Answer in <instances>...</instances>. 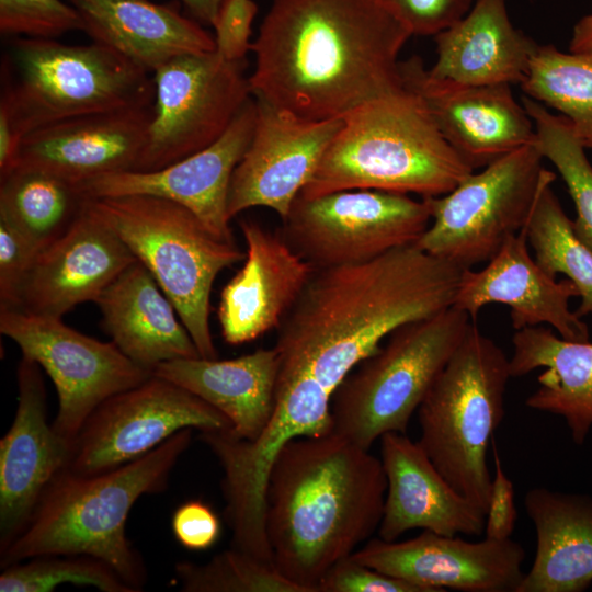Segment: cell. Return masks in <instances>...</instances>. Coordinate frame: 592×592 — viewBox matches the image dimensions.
Here are the masks:
<instances>
[{"label": "cell", "instance_id": "14", "mask_svg": "<svg viewBox=\"0 0 592 592\" xmlns=\"http://www.w3.org/2000/svg\"><path fill=\"white\" fill-rule=\"evenodd\" d=\"M254 100L252 138L230 181V220L252 207H266L285 218L343 124V118L301 119Z\"/></svg>", "mask_w": 592, "mask_h": 592}, {"label": "cell", "instance_id": "27", "mask_svg": "<svg viewBox=\"0 0 592 592\" xmlns=\"http://www.w3.org/2000/svg\"><path fill=\"white\" fill-rule=\"evenodd\" d=\"M277 374L274 346L229 360L177 358L152 371L217 409L230 421V432L248 441L258 439L272 417Z\"/></svg>", "mask_w": 592, "mask_h": 592}, {"label": "cell", "instance_id": "7", "mask_svg": "<svg viewBox=\"0 0 592 592\" xmlns=\"http://www.w3.org/2000/svg\"><path fill=\"white\" fill-rule=\"evenodd\" d=\"M173 304L202 357L217 358L210 293L217 275L243 261L236 242L215 237L187 208L150 195L90 198Z\"/></svg>", "mask_w": 592, "mask_h": 592}, {"label": "cell", "instance_id": "24", "mask_svg": "<svg viewBox=\"0 0 592 592\" xmlns=\"http://www.w3.org/2000/svg\"><path fill=\"white\" fill-rule=\"evenodd\" d=\"M94 303L112 341L140 367L152 373L163 362L201 356L173 304L138 260Z\"/></svg>", "mask_w": 592, "mask_h": 592}, {"label": "cell", "instance_id": "11", "mask_svg": "<svg viewBox=\"0 0 592 592\" xmlns=\"http://www.w3.org/2000/svg\"><path fill=\"white\" fill-rule=\"evenodd\" d=\"M244 62L215 50L173 58L152 76L147 138L133 171H155L216 141L252 96Z\"/></svg>", "mask_w": 592, "mask_h": 592}, {"label": "cell", "instance_id": "35", "mask_svg": "<svg viewBox=\"0 0 592 592\" xmlns=\"http://www.w3.org/2000/svg\"><path fill=\"white\" fill-rule=\"evenodd\" d=\"M62 583L136 592L109 565L86 555H43L2 568L1 592H50Z\"/></svg>", "mask_w": 592, "mask_h": 592}, {"label": "cell", "instance_id": "41", "mask_svg": "<svg viewBox=\"0 0 592 592\" xmlns=\"http://www.w3.org/2000/svg\"><path fill=\"white\" fill-rule=\"evenodd\" d=\"M171 528L180 545L189 550L202 551L218 540L220 521L208 504L190 500L173 512Z\"/></svg>", "mask_w": 592, "mask_h": 592}, {"label": "cell", "instance_id": "26", "mask_svg": "<svg viewBox=\"0 0 592 592\" xmlns=\"http://www.w3.org/2000/svg\"><path fill=\"white\" fill-rule=\"evenodd\" d=\"M538 44L516 30L505 0H476L458 21L435 35L430 75L464 84H521Z\"/></svg>", "mask_w": 592, "mask_h": 592}, {"label": "cell", "instance_id": "10", "mask_svg": "<svg viewBox=\"0 0 592 592\" xmlns=\"http://www.w3.org/2000/svg\"><path fill=\"white\" fill-rule=\"evenodd\" d=\"M431 223L425 198L376 190L298 195L276 231L315 270L360 264L415 244Z\"/></svg>", "mask_w": 592, "mask_h": 592}, {"label": "cell", "instance_id": "23", "mask_svg": "<svg viewBox=\"0 0 592 592\" xmlns=\"http://www.w3.org/2000/svg\"><path fill=\"white\" fill-rule=\"evenodd\" d=\"M152 105L82 115L26 134L15 167L39 168L81 183L133 171L143 152Z\"/></svg>", "mask_w": 592, "mask_h": 592}, {"label": "cell", "instance_id": "32", "mask_svg": "<svg viewBox=\"0 0 592 592\" xmlns=\"http://www.w3.org/2000/svg\"><path fill=\"white\" fill-rule=\"evenodd\" d=\"M526 96L567 117L585 149L592 150V60L538 45L521 83Z\"/></svg>", "mask_w": 592, "mask_h": 592}, {"label": "cell", "instance_id": "9", "mask_svg": "<svg viewBox=\"0 0 592 592\" xmlns=\"http://www.w3.org/2000/svg\"><path fill=\"white\" fill-rule=\"evenodd\" d=\"M543 159L531 143L471 172L451 192L422 197L431 223L415 246L463 270L488 262L525 226L546 170Z\"/></svg>", "mask_w": 592, "mask_h": 592}, {"label": "cell", "instance_id": "1", "mask_svg": "<svg viewBox=\"0 0 592 592\" xmlns=\"http://www.w3.org/2000/svg\"><path fill=\"white\" fill-rule=\"evenodd\" d=\"M410 36L376 0H272L251 47V94L301 119L342 118L403 88Z\"/></svg>", "mask_w": 592, "mask_h": 592}, {"label": "cell", "instance_id": "30", "mask_svg": "<svg viewBox=\"0 0 592 592\" xmlns=\"http://www.w3.org/2000/svg\"><path fill=\"white\" fill-rule=\"evenodd\" d=\"M88 200L80 183L39 168L15 167L0 177V218L38 252L69 229Z\"/></svg>", "mask_w": 592, "mask_h": 592}, {"label": "cell", "instance_id": "22", "mask_svg": "<svg viewBox=\"0 0 592 592\" xmlns=\"http://www.w3.org/2000/svg\"><path fill=\"white\" fill-rule=\"evenodd\" d=\"M379 440L387 479L379 538L394 542L414 528L446 536L485 533L486 512L451 486L418 441L399 432Z\"/></svg>", "mask_w": 592, "mask_h": 592}, {"label": "cell", "instance_id": "18", "mask_svg": "<svg viewBox=\"0 0 592 592\" xmlns=\"http://www.w3.org/2000/svg\"><path fill=\"white\" fill-rule=\"evenodd\" d=\"M16 378V412L0 440V553L25 528L44 490L67 468L72 452V440L47 423L42 368L22 356Z\"/></svg>", "mask_w": 592, "mask_h": 592}, {"label": "cell", "instance_id": "16", "mask_svg": "<svg viewBox=\"0 0 592 592\" xmlns=\"http://www.w3.org/2000/svg\"><path fill=\"white\" fill-rule=\"evenodd\" d=\"M257 104L251 96L226 132L212 145L155 171H123L80 183L89 198L150 195L191 210L218 239L236 242L227 204L231 177L254 130Z\"/></svg>", "mask_w": 592, "mask_h": 592}, {"label": "cell", "instance_id": "5", "mask_svg": "<svg viewBox=\"0 0 592 592\" xmlns=\"http://www.w3.org/2000/svg\"><path fill=\"white\" fill-rule=\"evenodd\" d=\"M149 73L94 42L18 37L3 58L0 103L23 138L60 121L153 105Z\"/></svg>", "mask_w": 592, "mask_h": 592}, {"label": "cell", "instance_id": "19", "mask_svg": "<svg viewBox=\"0 0 592 592\" xmlns=\"http://www.w3.org/2000/svg\"><path fill=\"white\" fill-rule=\"evenodd\" d=\"M136 258L88 200L69 229L41 250L19 293L18 308L61 318L95 301Z\"/></svg>", "mask_w": 592, "mask_h": 592}, {"label": "cell", "instance_id": "33", "mask_svg": "<svg viewBox=\"0 0 592 592\" xmlns=\"http://www.w3.org/2000/svg\"><path fill=\"white\" fill-rule=\"evenodd\" d=\"M521 103L534 124V145L556 167L573 201L574 231L592 250V164L585 147L567 117L553 114L526 95Z\"/></svg>", "mask_w": 592, "mask_h": 592}, {"label": "cell", "instance_id": "28", "mask_svg": "<svg viewBox=\"0 0 592 592\" xmlns=\"http://www.w3.org/2000/svg\"><path fill=\"white\" fill-rule=\"evenodd\" d=\"M526 513L536 532L534 561L516 592H581L592 582V499L530 489Z\"/></svg>", "mask_w": 592, "mask_h": 592}, {"label": "cell", "instance_id": "31", "mask_svg": "<svg viewBox=\"0 0 592 592\" xmlns=\"http://www.w3.org/2000/svg\"><path fill=\"white\" fill-rule=\"evenodd\" d=\"M555 180L546 169L524 229L537 264L553 277L565 274L577 287L581 301L576 314L582 318L592 314V250L578 238L554 193Z\"/></svg>", "mask_w": 592, "mask_h": 592}, {"label": "cell", "instance_id": "40", "mask_svg": "<svg viewBox=\"0 0 592 592\" xmlns=\"http://www.w3.org/2000/svg\"><path fill=\"white\" fill-rule=\"evenodd\" d=\"M258 8L253 0H221L212 26L215 52L229 61H242L252 43V23Z\"/></svg>", "mask_w": 592, "mask_h": 592}, {"label": "cell", "instance_id": "42", "mask_svg": "<svg viewBox=\"0 0 592 592\" xmlns=\"http://www.w3.org/2000/svg\"><path fill=\"white\" fill-rule=\"evenodd\" d=\"M494 474L491 480L486 513L485 537L491 539L511 538L517 511L514 503V488L505 475L499 453L493 445Z\"/></svg>", "mask_w": 592, "mask_h": 592}, {"label": "cell", "instance_id": "3", "mask_svg": "<svg viewBox=\"0 0 592 592\" xmlns=\"http://www.w3.org/2000/svg\"><path fill=\"white\" fill-rule=\"evenodd\" d=\"M183 429L143 457L92 476L59 471L21 534L0 553L4 568L43 555H86L109 565L136 592L146 569L126 535V521L144 494L166 489L192 440Z\"/></svg>", "mask_w": 592, "mask_h": 592}, {"label": "cell", "instance_id": "39", "mask_svg": "<svg viewBox=\"0 0 592 592\" xmlns=\"http://www.w3.org/2000/svg\"><path fill=\"white\" fill-rule=\"evenodd\" d=\"M318 592H428L424 588L360 563L351 556L321 578Z\"/></svg>", "mask_w": 592, "mask_h": 592}, {"label": "cell", "instance_id": "25", "mask_svg": "<svg viewBox=\"0 0 592 592\" xmlns=\"http://www.w3.org/2000/svg\"><path fill=\"white\" fill-rule=\"evenodd\" d=\"M79 12L84 31L153 73L173 58L215 50L214 37L174 4L150 0H67Z\"/></svg>", "mask_w": 592, "mask_h": 592}, {"label": "cell", "instance_id": "13", "mask_svg": "<svg viewBox=\"0 0 592 592\" xmlns=\"http://www.w3.org/2000/svg\"><path fill=\"white\" fill-rule=\"evenodd\" d=\"M231 431L217 409L183 387L151 375L103 401L72 441L67 469L106 473L148 454L183 429Z\"/></svg>", "mask_w": 592, "mask_h": 592}, {"label": "cell", "instance_id": "12", "mask_svg": "<svg viewBox=\"0 0 592 592\" xmlns=\"http://www.w3.org/2000/svg\"><path fill=\"white\" fill-rule=\"evenodd\" d=\"M0 331L19 345L22 356L34 361L50 377L58 397L52 425L72 441L103 401L152 375L113 341L88 337L58 317L4 308L0 309Z\"/></svg>", "mask_w": 592, "mask_h": 592}, {"label": "cell", "instance_id": "38", "mask_svg": "<svg viewBox=\"0 0 592 592\" xmlns=\"http://www.w3.org/2000/svg\"><path fill=\"white\" fill-rule=\"evenodd\" d=\"M37 253L24 235L0 218V309L18 308L21 285Z\"/></svg>", "mask_w": 592, "mask_h": 592}, {"label": "cell", "instance_id": "36", "mask_svg": "<svg viewBox=\"0 0 592 592\" xmlns=\"http://www.w3.org/2000/svg\"><path fill=\"white\" fill-rule=\"evenodd\" d=\"M71 31H84L78 10L64 0H0V32L54 39Z\"/></svg>", "mask_w": 592, "mask_h": 592}, {"label": "cell", "instance_id": "8", "mask_svg": "<svg viewBox=\"0 0 592 592\" xmlns=\"http://www.w3.org/2000/svg\"><path fill=\"white\" fill-rule=\"evenodd\" d=\"M470 323L451 306L395 329L334 391L333 432L366 449L387 432L406 433Z\"/></svg>", "mask_w": 592, "mask_h": 592}, {"label": "cell", "instance_id": "6", "mask_svg": "<svg viewBox=\"0 0 592 592\" xmlns=\"http://www.w3.org/2000/svg\"><path fill=\"white\" fill-rule=\"evenodd\" d=\"M509 358L470 323L419 406L418 443L462 496L486 513L492 477L487 449L504 415Z\"/></svg>", "mask_w": 592, "mask_h": 592}, {"label": "cell", "instance_id": "37", "mask_svg": "<svg viewBox=\"0 0 592 592\" xmlns=\"http://www.w3.org/2000/svg\"><path fill=\"white\" fill-rule=\"evenodd\" d=\"M412 35H436L471 8L473 0H376Z\"/></svg>", "mask_w": 592, "mask_h": 592}, {"label": "cell", "instance_id": "20", "mask_svg": "<svg viewBox=\"0 0 592 592\" xmlns=\"http://www.w3.org/2000/svg\"><path fill=\"white\" fill-rule=\"evenodd\" d=\"M246 243L241 269L220 292L218 321L224 341L241 345L277 330L315 269L275 231L239 221Z\"/></svg>", "mask_w": 592, "mask_h": 592}, {"label": "cell", "instance_id": "21", "mask_svg": "<svg viewBox=\"0 0 592 592\" xmlns=\"http://www.w3.org/2000/svg\"><path fill=\"white\" fill-rule=\"evenodd\" d=\"M524 227L510 236L500 250L479 271L463 270L453 306L475 319L488 304L511 308L515 330L548 323L570 341H589L590 331L569 300L579 296L568 280L556 281L535 261L527 249Z\"/></svg>", "mask_w": 592, "mask_h": 592}, {"label": "cell", "instance_id": "34", "mask_svg": "<svg viewBox=\"0 0 592 592\" xmlns=\"http://www.w3.org/2000/svg\"><path fill=\"white\" fill-rule=\"evenodd\" d=\"M174 572L184 592H303L273 563L234 547L203 565L180 561Z\"/></svg>", "mask_w": 592, "mask_h": 592}, {"label": "cell", "instance_id": "2", "mask_svg": "<svg viewBox=\"0 0 592 592\" xmlns=\"http://www.w3.org/2000/svg\"><path fill=\"white\" fill-rule=\"evenodd\" d=\"M387 490L380 458L331 432L287 442L265 487V531L276 570L303 592L378 531Z\"/></svg>", "mask_w": 592, "mask_h": 592}, {"label": "cell", "instance_id": "17", "mask_svg": "<svg viewBox=\"0 0 592 592\" xmlns=\"http://www.w3.org/2000/svg\"><path fill=\"white\" fill-rule=\"evenodd\" d=\"M402 84L420 96L436 127L475 170L535 139L532 118L510 84H464L430 75L419 56L400 61Z\"/></svg>", "mask_w": 592, "mask_h": 592}, {"label": "cell", "instance_id": "44", "mask_svg": "<svg viewBox=\"0 0 592 592\" xmlns=\"http://www.w3.org/2000/svg\"><path fill=\"white\" fill-rule=\"evenodd\" d=\"M569 52L592 60V13L582 16L574 24Z\"/></svg>", "mask_w": 592, "mask_h": 592}, {"label": "cell", "instance_id": "43", "mask_svg": "<svg viewBox=\"0 0 592 592\" xmlns=\"http://www.w3.org/2000/svg\"><path fill=\"white\" fill-rule=\"evenodd\" d=\"M21 139L7 107L0 103V177L13 169Z\"/></svg>", "mask_w": 592, "mask_h": 592}, {"label": "cell", "instance_id": "29", "mask_svg": "<svg viewBox=\"0 0 592 592\" xmlns=\"http://www.w3.org/2000/svg\"><path fill=\"white\" fill-rule=\"evenodd\" d=\"M512 344L511 377L545 368L525 405L562 417L573 442L583 444L592 428V343L566 340L535 326L516 330Z\"/></svg>", "mask_w": 592, "mask_h": 592}, {"label": "cell", "instance_id": "4", "mask_svg": "<svg viewBox=\"0 0 592 592\" xmlns=\"http://www.w3.org/2000/svg\"><path fill=\"white\" fill-rule=\"evenodd\" d=\"M342 118L299 195L376 190L434 197L474 172L443 137L420 96L405 87Z\"/></svg>", "mask_w": 592, "mask_h": 592}, {"label": "cell", "instance_id": "15", "mask_svg": "<svg viewBox=\"0 0 592 592\" xmlns=\"http://www.w3.org/2000/svg\"><path fill=\"white\" fill-rule=\"evenodd\" d=\"M351 558L428 592H516L525 573V550L511 538L468 542L426 530L402 542L368 539Z\"/></svg>", "mask_w": 592, "mask_h": 592}, {"label": "cell", "instance_id": "45", "mask_svg": "<svg viewBox=\"0 0 592 592\" xmlns=\"http://www.w3.org/2000/svg\"><path fill=\"white\" fill-rule=\"evenodd\" d=\"M200 23L212 25L221 0H180Z\"/></svg>", "mask_w": 592, "mask_h": 592}]
</instances>
